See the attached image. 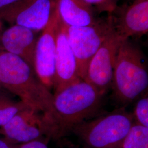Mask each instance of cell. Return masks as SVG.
Returning <instances> with one entry per match:
<instances>
[{
    "mask_svg": "<svg viewBox=\"0 0 148 148\" xmlns=\"http://www.w3.org/2000/svg\"><path fill=\"white\" fill-rule=\"evenodd\" d=\"M134 123L132 114L123 106L81 123L71 132L85 148H121Z\"/></svg>",
    "mask_w": 148,
    "mask_h": 148,
    "instance_id": "cell-4",
    "label": "cell"
},
{
    "mask_svg": "<svg viewBox=\"0 0 148 148\" xmlns=\"http://www.w3.org/2000/svg\"><path fill=\"white\" fill-rule=\"evenodd\" d=\"M57 8V0H17L0 11V20L42 31Z\"/></svg>",
    "mask_w": 148,
    "mask_h": 148,
    "instance_id": "cell-7",
    "label": "cell"
},
{
    "mask_svg": "<svg viewBox=\"0 0 148 148\" xmlns=\"http://www.w3.org/2000/svg\"><path fill=\"white\" fill-rule=\"evenodd\" d=\"M121 148H148V127L134 123Z\"/></svg>",
    "mask_w": 148,
    "mask_h": 148,
    "instance_id": "cell-14",
    "label": "cell"
},
{
    "mask_svg": "<svg viewBox=\"0 0 148 148\" xmlns=\"http://www.w3.org/2000/svg\"><path fill=\"white\" fill-rule=\"evenodd\" d=\"M2 21L1 20H0V52L1 51H2V46H1V36H2V33H3V32H2Z\"/></svg>",
    "mask_w": 148,
    "mask_h": 148,
    "instance_id": "cell-22",
    "label": "cell"
},
{
    "mask_svg": "<svg viewBox=\"0 0 148 148\" xmlns=\"http://www.w3.org/2000/svg\"><path fill=\"white\" fill-rule=\"evenodd\" d=\"M82 79L77 63L66 31V26L59 19L56 35V77L53 89L56 93L74 82Z\"/></svg>",
    "mask_w": 148,
    "mask_h": 148,
    "instance_id": "cell-10",
    "label": "cell"
},
{
    "mask_svg": "<svg viewBox=\"0 0 148 148\" xmlns=\"http://www.w3.org/2000/svg\"><path fill=\"white\" fill-rule=\"evenodd\" d=\"M143 54L129 39L122 40L117 51L111 88L119 103L126 106L147 90L148 74Z\"/></svg>",
    "mask_w": 148,
    "mask_h": 148,
    "instance_id": "cell-3",
    "label": "cell"
},
{
    "mask_svg": "<svg viewBox=\"0 0 148 148\" xmlns=\"http://www.w3.org/2000/svg\"><path fill=\"white\" fill-rule=\"evenodd\" d=\"M53 97L57 140L59 141L81 123L99 115L104 95L80 79L54 93Z\"/></svg>",
    "mask_w": 148,
    "mask_h": 148,
    "instance_id": "cell-2",
    "label": "cell"
},
{
    "mask_svg": "<svg viewBox=\"0 0 148 148\" xmlns=\"http://www.w3.org/2000/svg\"><path fill=\"white\" fill-rule=\"evenodd\" d=\"M92 6L99 13L106 12L109 14L112 13L116 10L117 0H83Z\"/></svg>",
    "mask_w": 148,
    "mask_h": 148,
    "instance_id": "cell-17",
    "label": "cell"
},
{
    "mask_svg": "<svg viewBox=\"0 0 148 148\" xmlns=\"http://www.w3.org/2000/svg\"><path fill=\"white\" fill-rule=\"evenodd\" d=\"M0 82L26 106L47 115L54 122L53 94L23 59L5 51L0 52Z\"/></svg>",
    "mask_w": 148,
    "mask_h": 148,
    "instance_id": "cell-1",
    "label": "cell"
},
{
    "mask_svg": "<svg viewBox=\"0 0 148 148\" xmlns=\"http://www.w3.org/2000/svg\"><path fill=\"white\" fill-rule=\"evenodd\" d=\"M122 40L116 32L112 35L91 59L87 67L84 80L104 96L111 88L117 51Z\"/></svg>",
    "mask_w": 148,
    "mask_h": 148,
    "instance_id": "cell-9",
    "label": "cell"
},
{
    "mask_svg": "<svg viewBox=\"0 0 148 148\" xmlns=\"http://www.w3.org/2000/svg\"><path fill=\"white\" fill-rule=\"evenodd\" d=\"M112 16L115 32L122 40L140 37L148 32V0H133L130 5L115 10Z\"/></svg>",
    "mask_w": 148,
    "mask_h": 148,
    "instance_id": "cell-11",
    "label": "cell"
},
{
    "mask_svg": "<svg viewBox=\"0 0 148 148\" xmlns=\"http://www.w3.org/2000/svg\"><path fill=\"white\" fill-rule=\"evenodd\" d=\"M59 21L56 8L49 23L37 38L34 53L35 73L49 90L53 88L56 77V35Z\"/></svg>",
    "mask_w": 148,
    "mask_h": 148,
    "instance_id": "cell-8",
    "label": "cell"
},
{
    "mask_svg": "<svg viewBox=\"0 0 148 148\" xmlns=\"http://www.w3.org/2000/svg\"><path fill=\"white\" fill-rule=\"evenodd\" d=\"M64 145L65 147V148H85V147L80 148L79 146H77V145L71 143H65Z\"/></svg>",
    "mask_w": 148,
    "mask_h": 148,
    "instance_id": "cell-21",
    "label": "cell"
},
{
    "mask_svg": "<svg viewBox=\"0 0 148 148\" xmlns=\"http://www.w3.org/2000/svg\"><path fill=\"white\" fill-rule=\"evenodd\" d=\"M57 10L66 27H87L99 19L95 16L94 8L83 0H57Z\"/></svg>",
    "mask_w": 148,
    "mask_h": 148,
    "instance_id": "cell-13",
    "label": "cell"
},
{
    "mask_svg": "<svg viewBox=\"0 0 148 148\" xmlns=\"http://www.w3.org/2000/svg\"><path fill=\"white\" fill-rule=\"evenodd\" d=\"M16 1L17 0H0V11L3 10Z\"/></svg>",
    "mask_w": 148,
    "mask_h": 148,
    "instance_id": "cell-20",
    "label": "cell"
},
{
    "mask_svg": "<svg viewBox=\"0 0 148 148\" xmlns=\"http://www.w3.org/2000/svg\"><path fill=\"white\" fill-rule=\"evenodd\" d=\"M17 145L7 140L5 138H0V148H16Z\"/></svg>",
    "mask_w": 148,
    "mask_h": 148,
    "instance_id": "cell-19",
    "label": "cell"
},
{
    "mask_svg": "<svg viewBox=\"0 0 148 148\" xmlns=\"http://www.w3.org/2000/svg\"><path fill=\"white\" fill-rule=\"evenodd\" d=\"M36 32L25 27L13 25L3 32L1 46L5 51L23 59L34 69Z\"/></svg>",
    "mask_w": 148,
    "mask_h": 148,
    "instance_id": "cell-12",
    "label": "cell"
},
{
    "mask_svg": "<svg viewBox=\"0 0 148 148\" xmlns=\"http://www.w3.org/2000/svg\"><path fill=\"white\" fill-rule=\"evenodd\" d=\"M135 123L148 127V94H144L136 102L132 114Z\"/></svg>",
    "mask_w": 148,
    "mask_h": 148,
    "instance_id": "cell-16",
    "label": "cell"
},
{
    "mask_svg": "<svg viewBox=\"0 0 148 148\" xmlns=\"http://www.w3.org/2000/svg\"><path fill=\"white\" fill-rule=\"evenodd\" d=\"M48 140H36L27 143L18 144L16 148H49L48 147Z\"/></svg>",
    "mask_w": 148,
    "mask_h": 148,
    "instance_id": "cell-18",
    "label": "cell"
},
{
    "mask_svg": "<svg viewBox=\"0 0 148 148\" xmlns=\"http://www.w3.org/2000/svg\"><path fill=\"white\" fill-rule=\"evenodd\" d=\"M69 43L76 57L80 78L84 80L90 60L106 40L115 33L111 14L90 26L66 27Z\"/></svg>",
    "mask_w": 148,
    "mask_h": 148,
    "instance_id": "cell-5",
    "label": "cell"
},
{
    "mask_svg": "<svg viewBox=\"0 0 148 148\" xmlns=\"http://www.w3.org/2000/svg\"><path fill=\"white\" fill-rule=\"evenodd\" d=\"M30 108L24 103L0 97V128L4 126L20 111Z\"/></svg>",
    "mask_w": 148,
    "mask_h": 148,
    "instance_id": "cell-15",
    "label": "cell"
},
{
    "mask_svg": "<svg viewBox=\"0 0 148 148\" xmlns=\"http://www.w3.org/2000/svg\"><path fill=\"white\" fill-rule=\"evenodd\" d=\"M0 134L18 145L36 140H57V128L53 119L39 111L27 108L18 113L4 126Z\"/></svg>",
    "mask_w": 148,
    "mask_h": 148,
    "instance_id": "cell-6",
    "label": "cell"
}]
</instances>
